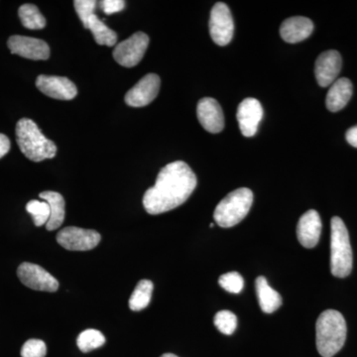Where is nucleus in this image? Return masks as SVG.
I'll return each mask as SVG.
<instances>
[{"label": "nucleus", "mask_w": 357, "mask_h": 357, "mask_svg": "<svg viewBox=\"0 0 357 357\" xmlns=\"http://www.w3.org/2000/svg\"><path fill=\"white\" fill-rule=\"evenodd\" d=\"M197 176L187 163L175 161L161 169L153 187L148 189L143 206L149 215H160L178 208L196 189Z\"/></svg>", "instance_id": "f257e3e1"}, {"label": "nucleus", "mask_w": 357, "mask_h": 357, "mask_svg": "<svg viewBox=\"0 0 357 357\" xmlns=\"http://www.w3.org/2000/svg\"><path fill=\"white\" fill-rule=\"evenodd\" d=\"M347 333V323L340 312L326 310L321 312L316 325V342L319 354L323 357L335 356L344 345Z\"/></svg>", "instance_id": "f03ea898"}, {"label": "nucleus", "mask_w": 357, "mask_h": 357, "mask_svg": "<svg viewBox=\"0 0 357 357\" xmlns=\"http://www.w3.org/2000/svg\"><path fill=\"white\" fill-rule=\"evenodd\" d=\"M15 133L20 151L31 161L41 162L56 156L55 143L43 135L32 119H20L16 124Z\"/></svg>", "instance_id": "7ed1b4c3"}, {"label": "nucleus", "mask_w": 357, "mask_h": 357, "mask_svg": "<svg viewBox=\"0 0 357 357\" xmlns=\"http://www.w3.org/2000/svg\"><path fill=\"white\" fill-rule=\"evenodd\" d=\"M331 229V271L337 278H345L352 270V250L349 231L344 220L338 217L332 218Z\"/></svg>", "instance_id": "20e7f679"}, {"label": "nucleus", "mask_w": 357, "mask_h": 357, "mask_svg": "<svg viewBox=\"0 0 357 357\" xmlns=\"http://www.w3.org/2000/svg\"><path fill=\"white\" fill-rule=\"evenodd\" d=\"M252 203V191L248 188H241L229 192L220 202L213 213V218L220 227H234L248 215Z\"/></svg>", "instance_id": "39448f33"}, {"label": "nucleus", "mask_w": 357, "mask_h": 357, "mask_svg": "<svg viewBox=\"0 0 357 357\" xmlns=\"http://www.w3.org/2000/svg\"><path fill=\"white\" fill-rule=\"evenodd\" d=\"M149 41V37L146 33H134L132 36L115 46L112 56L122 67H135L144 57Z\"/></svg>", "instance_id": "423d86ee"}, {"label": "nucleus", "mask_w": 357, "mask_h": 357, "mask_svg": "<svg viewBox=\"0 0 357 357\" xmlns=\"http://www.w3.org/2000/svg\"><path fill=\"white\" fill-rule=\"evenodd\" d=\"M210 34L211 39L218 46H227L234 37V23L229 6L218 2L211 11Z\"/></svg>", "instance_id": "0eeeda50"}, {"label": "nucleus", "mask_w": 357, "mask_h": 357, "mask_svg": "<svg viewBox=\"0 0 357 357\" xmlns=\"http://www.w3.org/2000/svg\"><path fill=\"white\" fill-rule=\"evenodd\" d=\"M100 234L93 229L68 227L57 234V241L62 248L70 251H88L100 243Z\"/></svg>", "instance_id": "6e6552de"}, {"label": "nucleus", "mask_w": 357, "mask_h": 357, "mask_svg": "<svg viewBox=\"0 0 357 357\" xmlns=\"http://www.w3.org/2000/svg\"><path fill=\"white\" fill-rule=\"evenodd\" d=\"M18 278L26 287L43 292H56L59 282L44 268L33 263L24 262L18 267Z\"/></svg>", "instance_id": "1a4fd4ad"}, {"label": "nucleus", "mask_w": 357, "mask_h": 357, "mask_svg": "<svg viewBox=\"0 0 357 357\" xmlns=\"http://www.w3.org/2000/svg\"><path fill=\"white\" fill-rule=\"evenodd\" d=\"M7 46L11 53L29 60H48L50 57V47L41 39L14 35L8 39Z\"/></svg>", "instance_id": "9d476101"}, {"label": "nucleus", "mask_w": 357, "mask_h": 357, "mask_svg": "<svg viewBox=\"0 0 357 357\" xmlns=\"http://www.w3.org/2000/svg\"><path fill=\"white\" fill-rule=\"evenodd\" d=\"M161 79L158 75L148 74L140 79L126 95L129 107H143L150 105L158 96Z\"/></svg>", "instance_id": "9b49d317"}, {"label": "nucleus", "mask_w": 357, "mask_h": 357, "mask_svg": "<svg viewBox=\"0 0 357 357\" xmlns=\"http://www.w3.org/2000/svg\"><path fill=\"white\" fill-rule=\"evenodd\" d=\"M36 86L45 96L55 100H70L77 95L76 84L66 77L40 75Z\"/></svg>", "instance_id": "f8f14e48"}, {"label": "nucleus", "mask_w": 357, "mask_h": 357, "mask_svg": "<svg viewBox=\"0 0 357 357\" xmlns=\"http://www.w3.org/2000/svg\"><path fill=\"white\" fill-rule=\"evenodd\" d=\"M236 117L243 135L245 137H252L257 132L258 126L262 121L261 103L256 98H245L238 105Z\"/></svg>", "instance_id": "ddd939ff"}, {"label": "nucleus", "mask_w": 357, "mask_h": 357, "mask_svg": "<svg viewBox=\"0 0 357 357\" xmlns=\"http://www.w3.org/2000/svg\"><path fill=\"white\" fill-rule=\"evenodd\" d=\"M342 56L335 50L324 52L319 56L314 65V74L319 86H332L342 70Z\"/></svg>", "instance_id": "4468645a"}, {"label": "nucleus", "mask_w": 357, "mask_h": 357, "mask_svg": "<svg viewBox=\"0 0 357 357\" xmlns=\"http://www.w3.org/2000/svg\"><path fill=\"white\" fill-rule=\"evenodd\" d=\"M197 114L199 123L208 132L220 133L225 128L222 107L215 98H202L197 107Z\"/></svg>", "instance_id": "2eb2a0df"}, {"label": "nucleus", "mask_w": 357, "mask_h": 357, "mask_svg": "<svg viewBox=\"0 0 357 357\" xmlns=\"http://www.w3.org/2000/svg\"><path fill=\"white\" fill-rule=\"evenodd\" d=\"M321 234V220L318 211L314 210L306 211L298 222V241L304 248H314L319 243Z\"/></svg>", "instance_id": "dca6fc26"}, {"label": "nucleus", "mask_w": 357, "mask_h": 357, "mask_svg": "<svg viewBox=\"0 0 357 357\" xmlns=\"http://www.w3.org/2000/svg\"><path fill=\"white\" fill-rule=\"evenodd\" d=\"M314 31V23L311 20L303 16L288 18L282 23L280 35L287 43L295 44L304 41L311 36Z\"/></svg>", "instance_id": "f3484780"}, {"label": "nucleus", "mask_w": 357, "mask_h": 357, "mask_svg": "<svg viewBox=\"0 0 357 357\" xmlns=\"http://www.w3.org/2000/svg\"><path fill=\"white\" fill-rule=\"evenodd\" d=\"M352 83L347 77H340L337 79L331 86L326 95V105L328 109L332 112H340L344 109L345 105L349 103L351 98Z\"/></svg>", "instance_id": "a211bd4d"}, {"label": "nucleus", "mask_w": 357, "mask_h": 357, "mask_svg": "<svg viewBox=\"0 0 357 357\" xmlns=\"http://www.w3.org/2000/svg\"><path fill=\"white\" fill-rule=\"evenodd\" d=\"M256 294L258 302L263 312L272 314L279 309L282 305L280 294L270 287L266 278L263 276L258 277L255 281Z\"/></svg>", "instance_id": "6ab92c4d"}, {"label": "nucleus", "mask_w": 357, "mask_h": 357, "mask_svg": "<svg viewBox=\"0 0 357 357\" xmlns=\"http://www.w3.org/2000/svg\"><path fill=\"white\" fill-rule=\"evenodd\" d=\"M50 206V218L46 225L47 230L52 231L59 229L65 220V199L62 195L57 192L46 191L39 195Z\"/></svg>", "instance_id": "aec40b11"}, {"label": "nucleus", "mask_w": 357, "mask_h": 357, "mask_svg": "<svg viewBox=\"0 0 357 357\" xmlns=\"http://www.w3.org/2000/svg\"><path fill=\"white\" fill-rule=\"evenodd\" d=\"M88 29L93 33V38L98 45L112 47L116 44L117 34L114 30L107 27L96 14H93L89 20Z\"/></svg>", "instance_id": "412c9836"}, {"label": "nucleus", "mask_w": 357, "mask_h": 357, "mask_svg": "<svg viewBox=\"0 0 357 357\" xmlns=\"http://www.w3.org/2000/svg\"><path fill=\"white\" fill-rule=\"evenodd\" d=\"M153 283L149 280H141L134 289L132 295L129 299V307L134 312H139L151 302Z\"/></svg>", "instance_id": "4be33fe9"}, {"label": "nucleus", "mask_w": 357, "mask_h": 357, "mask_svg": "<svg viewBox=\"0 0 357 357\" xmlns=\"http://www.w3.org/2000/svg\"><path fill=\"white\" fill-rule=\"evenodd\" d=\"M21 23L27 29H43L47 24L46 18L40 13L38 7L34 4H23L18 9Z\"/></svg>", "instance_id": "5701e85b"}, {"label": "nucleus", "mask_w": 357, "mask_h": 357, "mask_svg": "<svg viewBox=\"0 0 357 357\" xmlns=\"http://www.w3.org/2000/svg\"><path fill=\"white\" fill-rule=\"evenodd\" d=\"M105 342V335L100 331L86 330L77 337V344L81 351L89 352L102 347Z\"/></svg>", "instance_id": "b1692460"}, {"label": "nucleus", "mask_w": 357, "mask_h": 357, "mask_svg": "<svg viewBox=\"0 0 357 357\" xmlns=\"http://www.w3.org/2000/svg\"><path fill=\"white\" fill-rule=\"evenodd\" d=\"M26 211L32 215L33 222L36 227L46 225L50 218V206L46 202H39L36 199L30 201L26 206Z\"/></svg>", "instance_id": "393cba45"}, {"label": "nucleus", "mask_w": 357, "mask_h": 357, "mask_svg": "<svg viewBox=\"0 0 357 357\" xmlns=\"http://www.w3.org/2000/svg\"><path fill=\"white\" fill-rule=\"evenodd\" d=\"M213 323L220 333L230 335L236 330L237 318L234 312L225 310L217 312Z\"/></svg>", "instance_id": "a878e982"}, {"label": "nucleus", "mask_w": 357, "mask_h": 357, "mask_svg": "<svg viewBox=\"0 0 357 357\" xmlns=\"http://www.w3.org/2000/svg\"><path fill=\"white\" fill-rule=\"evenodd\" d=\"M220 287L229 293L238 294L243 291L244 280L243 276L237 272H229L222 275L218 279Z\"/></svg>", "instance_id": "bb28decb"}, {"label": "nucleus", "mask_w": 357, "mask_h": 357, "mask_svg": "<svg viewBox=\"0 0 357 357\" xmlns=\"http://www.w3.org/2000/svg\"><path fill=\"white\" fill-rule=\"evenodd\" d=\"M75 9L84 27L88 29L89 18L93 15L96 7V0H76L74 1Z\"/></svg>", "instance_id": "cd10ccee"}, {"label": "nucleus", "mask_w": 357, "mask_h": 357, "mask_svg": "<svg viewBox=\"0 0 357 357\" xmlns=\"http://www.w3.org/2000/svg\"><path fill=\"white\" fill-rule=\"evenodd\" d=\"M47 354V347L43 340H29L23 344L21 349L22 357H45Z\"/></svg>", "instance_id": "c85d7f7f"}, {"label": "nucleus", "mask_w": 357, "mask_h": 357, "mask_svg": "<svg viewBox=\"0 0 357 357\" xmlns=\"http://www.w3.org/2000/svg\"><path fill=\"white\" fill-rule=\"evenodd\" d=\"M126 7V1L123 0H103L102 1V8L103 13L110 15L116 13H121Z\"/></svg>", "instance_id": "c756f323"}, {"label": "nucleus", "mask_w": 357, "mask_h": 357, "mask_svg": "<svg viewBox=\"0 0 357 357\" xmlns=\"http://www.w3.org/2000/svg\"><path fill=\"white\" fill-rule=\"evenodd\" d=\"M10 150V140L4 134L0 133V159L6 156Z\"/></svg>", "instance_id": "7c9ffc66"}, {"label": "nucleus", "mask_w": 357, "mask_h": 357, "mask_svg": "<svg viewBox=\"0 0 357 357\" xmlns=\"http://www.w3.org/2000/svg\"><path fill=\"white\" fill-rule=\"evenodd\" d=\"M345 138H347V142H349L351 146L357 148V126L349 128V130L347 131Z\"/></svg>", "instance_id": "2f4dec72"}, {"label": "nucleus", "mask_w": 357, "mask_h": 357, "mask_svg": "<svg viewBox=\"0 0 357 357\" xmlns=\"http://www.w3.org/2000/svg\"><path fill=\"white\" fill-rule=\"evenodd\" d=\"M161 357H178L177 356H175V354H163Z\"/></svg>", "instance_id": "473e14b6"}, {"label": "nucleus", "mask_w": 357, "mask_h": 357, "mask_svg": "<svg viewBox=\"0 0 357 357\" xmlns=\"http://www.w3.org/2000/svg\"><path fill=\"white\" fill-rule=\"evenodd\" d=\"M210 227H213V223H211Z\"/></svg>", "instance_id": "72a5a7b5"}]
</instances>
